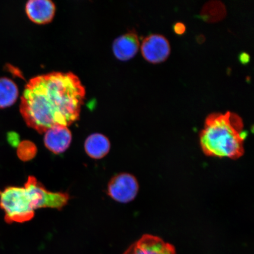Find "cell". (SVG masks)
Returning a JSON list of instances; mask_svg holds the SVG:
<instances>
[{
    "mask_svg": "<svg viewBox=\"0 0 254 254\" xmlns=\"http://www.w3.org/2000/svg\"><path fill=\"white\" fill-rule=\"evenodd\" d=\"M85 96L79 78L71 72H53L31 78L21 98L20 113L26 125L45 133L68 127L79 119Z\"/></svg>",
    "mask_w": 254,
    "mask_h": 254,
    "instance_id": "obj_1",
    "label": "cell"
},
{
    "mask_svg": "<svg viewBox=\"0 0 254 254\" xmlns=\"http://www.w3.org/2000/svg\"><path fill=\"white\" fill-rule=\"evenodd\" d=\"M69 199L68 193L47 190L33 176L28 177L24 187H9L0 190V207L5 212V221L12 222L29 221L37 209H62Z\"/></svg>",
    "mask_w": 254,
    "mask_h": 254,
    "instance_id": "obj_2",
    "label": "cell"
},
{
    "mask_svg": "<svg viewBox=\"0 0 254 254\" xmlns=\"http://www.w3.org/2000/svg\"><path fill=\"white\" fill-rule=\"evenodd\" d=\"M247 136L242 119L228 111L225 114L212 113L206 117L199 141L207 156L237 160L244 154Z\"/></svg>",
    "mask_w": 254,
    "mask_h": 254,
    "instance_id": "obj_3",
    "label": "cell"
},
{
    "mask_svg": "<svg viewBox=\"0 0 254 254\" xmlns=\"http://www.w3.org/2000/svg\"><path fill=\"white\" fill-rule=\"evenodd\" d=\"M108 194L115 201L128 203L138 194L139 184L132 175L122 173L114 176L108 185Z\"/></svg>",
    "mask_w": 254,
    "mask_h": 254,
    "instance_id": "obj_4",
    "label": "cell"
},
{
    "mask_svg": "<svg viewBox=\"0 0 254 254\" xmlns=\"http://www.w3.org/2000/svg\"><path fill=\"white\" fill-rule=\"evenodd\" d=\"M141 53L147 62L157 64L163 62L169 57L171 47L166 37L151 34L145 37L141 44Z\"/></svg>",
    "mask_w": 254,
    "mask_h": 254,
    "instance_id": "obj_5",
    "label": "cell"
},
{
    "mask_svg": "<svg viewBox=\"0 0 254 254\" xmlns=\"http://www.w3.org/2000/svg\"><path fill=\"white\" fill-rule=\"evenodd\" d=\"M124 254H177L171 244L152 235H144Z\"/></svg>",
    "mask_w": 254,
    "mask_h": 254,
    "instance_id": "obj_6",
    "label": "cell"
},
{
    "mask_svg": "<svg viewBox=\"0 0 254 254\" xmlns=\"http://www.w3.org/2000/svg\"><path fill=\"white\" fill-rule=\"evenodd\" d=\"M72 141V134L68 127L56 126L45 132L44 144L48 150L53 153H63L69 147Z\"/></svg>",
    "mask_w": 254,
    "mask_h": 254,
    "instance_id": "obj_7",
    "label": "cell"
},
{
    "mask_svg": "<svg viewBox=\"0 0 254 254\" xmlns=\"http://www.w3.org/2000/svg\"><path fill=\"white\" fill-rule=\"evenodd\" d=\"M25 12L33 23L45 24L55 17L56 5L50 0H30L25 5Z\"/></svg>",
    "mask_w": 254,
    "mask_h": 254,
    "instance_id": "obj_8",
    "label": "cell"
},
{
    "mask_svg": "<svg viewBox=\"0 0 254 254\" xmlns=\"http://www.w3.org/2000/svg\"><path fill=\"white\" fill-rule=\"evenodd\" d=\"M139 47L137 34L131 31L122 35L114 40L113 50L114 56L120 61H127L134 57Z\"/></svg>",
    "mask_w": 254,
    "mask_h": 254,
    "instance_id": "obj_9",
    "label": "cell"
},
{
    "mask_svg": "<svg viewBox=\"0 0 254 254\" xmlns=\"http://www.w3.org/2000/svg\"><path fill=\"white\" fill-rule=\"evenodd\" d=\"M110 142L106 136L95 133L88 136L85 141V151L88 156L99 160L104 158L110 150Z\"/></svg>",
    "mask_w": 254,
    "mask_h": 254,
    "instance_id": "obj_10",
    "label": "cell"
},
{
    "mask_svg": "<svg viewBox=\"0 0 254 254\" xmlns=\"http://www.w3.org/2000/svg\"><path fill=\"white\" fill-rule=\"evenodd\" d=\"M18 94V88L13 81L7 77L0 78V109L13 105Z\"/></svg>",
    "mask_w": 254,
    "mask_h": 254,
    "instance_id": "obj_11",
    "label": "cell"
},
{
    "mask_svg": "<svg viewBox=\"0 0 254 254\" xmlns=\"http://www.w3.org/2000/svg\"><path fill=\"white\" fill-rule=\"evenodd\" d=\"M226 14L224 4L220 1H210L206 3L201 12L202 18L206 21H217Z\"/></svg>",
    "mask_w": 254,
    "mask_h": 254,
    "instance_id": "obj_12",
    "label": "cell"
},
{
    "mask_svg": "<svg viewBox=\"0 0 254 254\" xmlns=\"http://www.w3.org/2000/svg\"><path fill=\"white\" fill-rule=\"evenodd\" d=\"M37 152L36 145L30 141H23L19 143L17 155L21 160L28 161L33 160Z\"/></svg>",
    "mask_w": 254,
    "mask_h": 254,
    "instance_id": "obj_13",
    "label": "cell"
},
{
    "mask_svg": "<svg viewBox=\"0 0 254 254\" xmlns=\"http://www.w3.org/2000/svg\"><path fill=\"white\" fill-rule=\"evenodd\" d=\"M186 30V25L182 23H177L174 25V31L177 34H184Z\"/></svg>",
    "mask_w": 254,
    "mask_h": 254,
    "instance_id": "obj_14",
    "label": "cell"
}]
</instances>
